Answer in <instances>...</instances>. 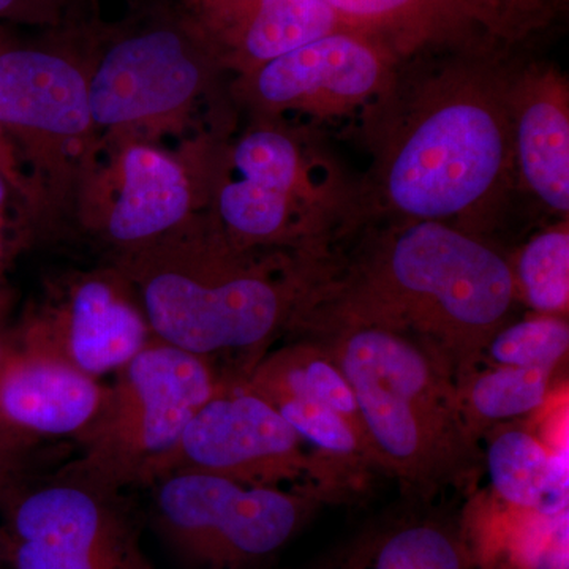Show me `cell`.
Listing matches in <instances>:
<instances>
[{"mask_svg": "<svg viewBox=\"0 0 569 569\" xmlns=\"http://www.w3.org/2000/svg\"><path fill=\"white\" fill-rule=\"evenodd\" d=\"M509 70L507 51L400 66L359 121L372 153L359 183L362 224L440 222L489 238L518 192Z\"/></svg>", "mask_w": 569, "mask_h": 569, "instance_id": "cell-1", "label": "cell"}, {"mask_svg": "<svg viewBox=\"0 0 569 569\" xmlns=\"http://www.w3.org/2000/svg\"><path fill=\"white\" fill-rule=\"evenodd\" d=\"M332 254L295 329L366 323L421 340L456 380L481 365L519 302L511 261L489 238L440 222H369ZM361 227V228H362Z\"/></svg>", "mask_w": 569, "mask_h": 569, "instance_id": "cell-2", "label": "cell"}, {"mask_svg": "<svg viewBox=\"0 0 569 569\" xmlns=\"http://www.w3.org/2000/svg\"><path fill=\"white\" fill-rule=\"evenodd\" d=\"M329 258L242 250L208 222H189L127 250L122 277L156 339L183 351L257 355L295 329Z\"/></svg>", "mask_w": 569, "mask_h": 569, "instance_id": "cell-3", "label": "cell"}, {"mask_svg": "<svg viewBox=\"0 0 569 569\" xmlns=\"http://www.w3.org/2000/svg\"><path fill=\"white\" fill-rule=\"evenodd\" d=\"M331 355L353 389L373 467L422 500L477 470L458 381L447 359L415 337L366 323L301 329Z\"/></svg>", "mask_w": 569, "mask_h": 569, "instance_id": "cell-4", "label": "cell"}, {"mask_svg": "<svg viewBox=\"0 0 569 569\" xmlns=\"http://www.w3.org/2000/svg\"><path fill=\"white\" fill-rule=\"evenodd\" d=\"M211 223L242 250L313 258L361 227V190L310 127L260 119L213 157L208 173Z\"/></svg>", "mask_w": 569, "mask_h": 569, "instance_id": "cell-5", "label": "cell"}, {"mask_svg": "<svg viewBox=\"0 0 569 569\" xmlns=\"http://www.w3.org/2000/svg\"><path fill=\"white\" fill-rule=\"evenodd\" d=\"M224 388L208 359L153 339L118 370L99 417L78 437L82 459L70 471L111 490L153 481L194 415Z\"/></svg>", "mask_w": 569, "mask_h": 569, "instance_id": "cell-6", "label": "cell"}, {"mask_svg": "<svg viewBox=\"0 0 569 569\" xmlns=\"http://www.w3.org/2000/svg\"><path fill=\"white\" fill-rule=\"evenodd\" d=\"M157 522L170 545L203 569H252L274 557L332 500L306 489L254 488L181 471L159 479Z\"/></svg>", "mask_w": 569, "mask_h": 569, "instance_id": "cell-7", "label": "cell"}, {"mask_svg": "<svg viewBox=\"0 0 569 569\" xmlns=\"http://www.w3.org/2000/svg\"><path fill=\"white\" fill-rule=\"evenodd\" d=\"M181 471L254 488L283 489L287 482L305 481L335 501L359 479L318 455L271 403L238 383L213 396L194 415L153 481Z\"/></svg>", "mask_w": 569, "mask_h": 569, "instance_id": "cell-8", "label": "cell"}, {"mask_svg": "<svg viewBox=\"0 0 569 569\" xmlns=\"http://www.w3.org/2000/svg\"><path fill=\"white\" fill-rule=\"evenodd\" d=\"M213 71L183 18L126 33L88 74L93 123L118 138L168 130L189 114Z\"/></svg>", "mask_w": 569, "mask_h": 569, "instance_id": "cell-9", "label": "cell"}, {"mask_svg": "<svg viewBox=\"0 0 569 569\" xmlns=\"http://www.w3.org/2000/svg\"><path fill=\"white\" fill-rule=\"evenodd\" d=\"M96 129L88 73L77 62L33 48L0 51V130L52 194L88 174Z\"/></svg>", "mask_w": 569, "mask_h": 569, "instance_id": "cell-10", "label": "cell"}, {"mask_svg": "<svg viewBox=\"0 0 569 569\" xmlns=\"http://www.w3.org/2000/svg\"><path fill=\"white\" fill-rule=\"evenodd\" d=\"M400 63L376 41L337 29L236 80L260 119L298 112L317 122L362 118L395 86Z\"/></svg>", "mask_w": 569, "mask_h": 569, "instance_id": "cell-11", "label": "cell"}, {"mask_svg": "<svg viewBox=\"0 0 569 569\" xmlns=\"http://www.w3.org/2000/svg\"><path fill=\"white\" fill-rule=\"evenodd\" d=\"M82 183L92 227L126 250L193 220L198 190L186 164L142 138H118L107 167Z\"/></svg>", "mask_w": 569, "mask_h": 569, "instance_id": "cell-12", "label": "cell"}, {"mask_svg": "<svg viewBox=\"0 0 569 569\" xmlns=\"http://www.w3.org/2000/svg\"><path fill=\"white\" fill-rule=\"evenodd\" d=\"M153 339L141 306L118 279L88 277L70 288L54 312L28 329L22 346L97 378L121 370Z\"/></svg>", "mask_w": 569, "mask_h": 569, "instance_id": "cell-13", "label": "cell"}, {"mask_svg": "<svg viewBox=\"0 0 569 569\" xmlns=\"http://www.w3.org/2000/svg\"><path fill=\"white\" fill-rule=\"evenodd\" d=\"M183 20L217 69L238 78L342 29L326 0H187Z\"/></svg>", "mask_w": 569, "mask_h": 569, "instance_id": "cell-14", "label": "cell"}, {"mask_svg": "<svg viewBox=\"0 0 569 569\" xmlns=\"http://www.w3.org/2000/svg\"><path fill=\"white\" fill-rule=\"evenodd\" d=\"M516 186L556 220L569 217V82L548 62L512 66L508 84Z\"/></svg>", "mask_w": 569, "mask_h": 569, "instance_id": "cell-15", "label": "cell"}, {"mask_svg": "<svg viewBox=\"0 0 569 569\" xmlns=\"http://www.w3.org/2000/svg\"><path fill=\"white\" fill-rule=\"evenodd\" d=\"M107 389L62 359L21 346L0 367V455L47 437H80L99 417Z\"/></svg>", "mask_w": 569, "mask_h": 569, "instance_id": "cell-16", "label": "cell"}, {"mask_svg": "<svg viewBox=\"0 0 569 569\" xmlns=\"http://www.w3.org/2000/svg\"><path fill=\"white\" fill-rule=\"evenodd\" d=\"M348 31L361 33L397 62L468 52L507 51L489 39L459 0H326Z\"/></svg>", "mask_w": 569, "mask_h": 569, "instance_id": "cell-17", "label": "cell"}, {"mask_svg": "<svg viewBox=\"0 0 569 569\" xmlns=\"http://www.w3.org/2000/svg\"><path fill=\"white\" fill-rule=\"evenodd\" d=\"M320 569H475L460 523L425 512L380 520Z\"/></svg>", "mask_w": 569, "mask_h": 569, "instance_id": "cell-18", "label": "cell"}, {"mask_svg": "<svg viewBox=\"0 0 569 569\" xmlns=\"http://www.w3.org/2000/svg\"><path fill=\"white\" fill-rule=\"evenodd\" d=\"M475 569H568V512L520 511L493 500L460 520Z\"/></svg>", "mask_w": 569, "mask_h": 569, "instance_id": "cell-19", "label": "cell"}, {"mask_svg": "<svg viewBox=\"0 0 569 569\" xmlns=\"http://www.w3.org/2000/svg\"><path fill=\"white\" fill-rule=\"evenodd\" d=\"M496 429L490 433L486 468L498 503L548 516L568 512L563 470L548 445L512 422Z\"/></svg>", "mask_w": 569, "mask_h": 569, "instance_id": "cell-20", "label": "cell"}, {"mask_svg": "<svg viewBox=\"0 0 569 569\" xmlns=\"http://www.w3.org/2000/svg\"><path fill=\"white\" fill-rule=\"evenodd\" d=\"M238 385L266 402L291 399L332 408L365 438L353 389L331 355L310 337L261 356Z\"/></svg>", "mask_w": 569, "mask_h": 569, "instance_id": "cell-21", "label": "cell"}, {"mask_svg": "<svg viewBox=\"0 0 569 569\" xmlns=\"http://www.w3.org/2000/svg\"><path fill=\"white\" fill-rule=\"evenodd\" d=\"M553 370L490 365L458 378L463 418L471 436L508 425L545 406Z\"/></svg>", "mask_w": 569, "mask_h": 569, "instance_id": "cell-22", "label": "cell"}, {"mask_svg": "<svg viewBox=\"0 0 569 569\" xmlns=\"http://www.w3.org/2000/svg\"><path fill=\"white\" fill-rule=\"evenodd\" d=\"M512 266L519 301L541 316L565 317L569 306V222L531 236Z\"/></svg>", "mask_w": 569, "mask_h": 569, "instance_id": "cell-23", "label": "cell"}, {"mask_svg": "<svg viewBox=\"0 0 569 569\" xmlns=\"http://www.w3.org/2000/svg\"><path fill=\"white\" fill-rule=\"evenodd\" d=\"M268 403L290 422L296 432L305 438L306 443L316 449L318 455L346 468L356 478H361L367 468H376L365 438L350 421L332 408L291 399Z\"/></svg>", "mask_w": 569, "mask_h": 569, "instance_id": "cell-24", "label": "cell"}, {"mask_svg": "<svg viewBox=\"0 0 569 569\" xmlns=\"http://www.w3.org/2000/svg\"><path fill=\"white\" fill-rule=\"evenodd\" d=\"M567 318L541 316L522 318L501 326L486 347L482 361L511 367L556 370L568 353Z\"/></svg>", "mask_w": 569, "mask_h": 569, "instance_id": "cell-25", "label": "cell"}, {"mask_svg": "<svg viewBox=\"0 0 569 569\" xmlns=\"http://www.w3.org/2000/svg\"><path fill=\"white\" fill-rule=\"evenodd\" d=\"M490 40L503 50L549 28L563 0H459Z\"/></svg>", "mask_w": 569, "mask_h": 569, "instance_id": "cell-26", "label": "cell"}, {"mask_svg": "<svg viewBox=\"0 0 569 569\" xmlns=\"http://www.w3.org/2000/svg\"><path fill=\"white\" fill-rule=\"evenodd\" d=\"M66 0H0V20L24 24H52L61 17Z\"/></svg>", "mask_w": 569, "mask_h": 569, "instance_id": "cell-27", "label": "cell"}, {"mask_svg": "<svg viewBox=\"0 0 569 569\" xmlns=\"http://www.w3.org/2000/svg\"><path fill=\"white\" fill-rule=\"evenodd\" d=\"M0 171L6 176L7 182L21 187V178L17 171V162H14L9 141L3 138L2 130H0Z\"/></svg>", "mask_w": 569, "mask_h": 569, "instance_id": "cell-28", "label": "cell"}, {"mask_svg": "<svg viewBox=\"0 0 569 569\" xmlns=\"http://www.w3.org/2000/svg\"><path fill=\"white\" fill-rule=\"evenodd\" d=\"M11 538L3 527H0V568L9 567Z\"/></svg>", "mask_w": 569, "mask_h": 569, "instance_id": "cell-29", "label": "cell"}, {"mask_svg": "<svg viewBox=\"0 0 569 569\" xmlns=\"http://www.w3.org/2000/svg\"><path fill=\"white\" fill-rule=\"evenodd\" d=\"M6 193H7V179H6V176L2 174V171H0V208H2L3 200H6Z\"/></svg>", "mask_w": 569, "mask_h": 569, "instance_id": "cell-30", "label": "cell"}, {"mask_svg": "<svg viewBox=\"0 0 569 569\" xmlns=\"http://www.w3.org/2000/svg\"><path fill=\"white\" fill-rule=\"evenodd\" d=\"M9 346H6V343L0 340V367L3 365V359H6L7 353H9Z\"/></svg>", "mask_w": 569, "mask_h": 569, "instance_id": "cell-31", "label": "cell"}, {"mask_svg": "<svg viewBox=\"0 0 569 569\" xmlns=\"http://www.w3.org/2000/svg\"><path fill=\"white\" fill-rule=\"evenodd\" d=\"M6 50V47H3L2 43V36H0V51Z\"/></svg>", "mask_w": 569, "mask_h": 569, "instance_id": "cell-32", "label": "cell"}, {"mask_svg": "<svg viewBox=\"0 0 569 569\" xmlns=\"http://www.w3.org/2000/svg\"><path fill=\"white\" fill-rule=\"evenodd\" d=\"M0 254H2V247H0Z\"/></svg>", "mask_w": 569, "mask_h": 569, "instance_id": "cell-33", "label": "cell"}]
</instances>
